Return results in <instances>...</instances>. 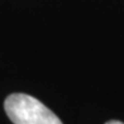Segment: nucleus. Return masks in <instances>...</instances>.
<instances>
[{
	"label": "nucleus",
	"instance_id": "nucleus-1",
	"mask_svg": "<svg viewBox=\"0 0 124 124\" xmlns=\"http://www.w3.org/2000/svg\"><path fill=\"white\" fill-rule=\"evenodd\" d=\"M5 113L14 124H62L58 116L38 99L27 94H12L5 99Z\"/></svg>",
	"mask_w": 124,
	"mask_h": 124
},
{
	"label": "nucleus",
	"instance_id": "nucleus-2",
	"mask_svg": "<svg viewBox=\"0 0 124 124\" xmlns=\"http://www.w3.org/2000/svg\"><path fill=\"white\" fill-rule=\"evenodd\" d=\"M105 124H124V123L119 122V120H109V122H106Z\"/></svg>",
	"mask_w": 124,
	"mask_h": 124
}]
</instances>
